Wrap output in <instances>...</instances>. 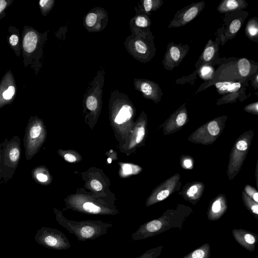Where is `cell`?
I'll use <instances>...</instances> for the list:
<instances>
[{
	"instance_id": "obj_1",
	"label": "cell",
	"mask_w": 258,
	"mask_h": 258,
	"mask_svg": "<svg viewBox=\"0 0 258 258\" xmlns=\"http://www.w3.org/2000/svg\"><path fill=\"white\" fill-rule=\"evenodd\" d=\"M189 213L178 211H170L161 217L148 221L141 225L132 234L131 238L137 241L150 238L161 234L171 228L181 230L185 218Z\"/></svg>"
},
{
	"instance_id": "obj_2",
	"label": "cell",
	"mask_w": 258,
	"mask_h": 258,
	"mask_svg": "<svg viewBox=\"0 0 258 258\" xmlns=\"http://www.w3.org/2000/svg\"><path fill=\"white\" fill-rule=\"evenodd\" d=\"M55 213L58 223L81 241L98 238L106 234L108 228L112 226L100 221H72L64 218L58 212Z\"/></svg>"
},
{
	"instance_id": "obj_3",
	"label": "cell",
	"mask_w": 258,
	"mask_h": 258,
	"mask_svg": "<svg viewBox=\"0 0 258 258\" xmlns=\"http://www.w3.org/2000/svg\"><path fill=\"white\" fill-rule=\"evenodd\" d=\"M151 30L136 32L128 36L124 45L128 53L142 63L151 60L155 55L156 49Z\"/></svg>"
},
{
	"instance_id": "obj_4",
	"label": "cell",
	"mask_w": 258,
	"mask_h": 258,
	"mask_svg": "<svg viewBox=\"0 0 258 258\" xmlns=\"http://www.w3.org/2000/svg\"><path fill=\"white\" fill-rule=\"evenodd\" d=\"M1 154V178L5 182L11 179L16 171L21 156V141L18 136L2 143Z\"/></svg>"
},
{
	"instance_id": "obj_5",
	"label": "cell",
	"mask_w": 258,
	"mask_h": 258,
	"mask_svg": "<svg viewBox=\"0 0 258 258\" xmlns=\"http://www.w3.org/2000/svg\"><path fill=\"white\" fill-rule=\"evenodd\" d=\"M45 132L42 120L36 116H31L28 121L23 138L27 160L31 159L39 151L44 140Z\"/></svg>"
},
{
	"instance_id": "obj_6",
	"label": "cell",
	"mask_w": 258,
	"mask_h": 258,
	"mask_svg": "<svg viewBox=\"0 0 258 258\" xmlns=\"http://www.w3.org/2000/svg\"><path fill=\"white\" fill-rule=\"evenodd\" d=\"M34 239L39 244L49 249L66 250L71 247L64 234L54 228L42 227L37 230Z\"/></svg>"
},
{
	"instance_id": "obj_7",
	"label": "cell",
	"mask_w": 258,
	"mask_h": 258,
	"mask_svg": "<svg viewBox=\"0 0 258 258\" xmlns=\"http://www.w3.org/2000/svg\"><path fill=\"white\" fill-rule=\"evenodd\" d=\"M205 6V2L201 1L192 3L178 11L168 28H179L187 24L199 15Z\"/></svg>"
},
{
	"instance_id": "obj_8",
	"label": "cell",
	"mask_w": 258,
	"mask_h": 258,
	"mask_svg": "<svg viewBox=\"0 0 258 258\" xmlns=\"http://www.w3.org/2000/svg\"><path fill=\"white\" fill-rule=\"evenodd\" d=\"M108 21L107 12L100 7L93 8L85 16L83 25L90 32H98L104 30Z\"/></svg>"
},
{
	"instance_id": "obj_9",
	"label": "cell",
	"mask_w": 258,
	"mask_h": 258,
	"mask_svg": "<svg viewBox=\"0 0 258 258\" xmlns=\"http://www.w3.org/2000/svg\"><path fill=\"white\" fill-rule=\"evenodd\" d=\"M189 49L187 45H181L174 42L168 44L162 62L164 69L171 71L177 67L186 56Z\"/></svg>"
},
{
	"instance_id": "obj_10",
	"label": "cell",
	"mask_w": 258,
	"mask_h": 258,
	"mask_svg": "<svg viewBox=\"0 0 258 258\" xmlns=\"http://www.w3.org/2000/svg\"><path fill=\"white\" fill-rule=\"evenodd\" d=\"M134 85L135 89L142 93L144 98L156 102L161 100L163 94L159 85L153 81L135 78Z\"/></svg>"
},
{
	"instance_id": "obj_11",
	"label": "cell",
	"mask_w": 258,
	"mask_h": 258,
	"mask_svg": "<svg viewBox=\"0 0 258 258\" xmlns=\"http://www.w3.org/2000/svg\"><path fill=\"white\" fill-rule=\"evenodd\" d=\"M232 235L236 242L249 251H254L258 241V235L244 229H233Z\"/></svg>"
},
{
	"instance_id": "obj_12",
	"label": "cell",
	"mask_w": 258,
	"mask_h": 258,
	"mask_svg": "<svg viewBox=\"0 0 258 258\" xmlns=\"http://www.w3.org/2000/svg\"><path fill=\"white\" fill-rule=\"evenodd\" d=\"M136 13L129 23L131 33L150 30L151 21L149 16L137 12Z\"/></svg>"
},
{
	"instance_id": "obj_13",
	"label": "cell",
	"mask_w": 258,
	"mask_h": 258,
	"mask_svg": "<svg viewBox=\"0 0 258 258\" xmlns=\"http://www.w3.org/2000/svg\"><path fill=\"white\" fill-rule=\"evenodd\" d=\"M128 96L122 92L121 105L119 107L117 113L114 118L116 124H120L128 121L132 117L133 108L130 104Z\"/></svg>"
},
{
	"instance_id": "obj_14",
	"label": "cell",
	"mask_w": 258,
	"mask_h": 258,
	"mask_svg": "<svg viewBox=\"0 0 258 258\" xmlns=\"http://www.w3.org/2000/svg\"><path fill=\"white\" fill-rule=\"evenodd\" d=\"M219 43V40L216 42H214L211 39L208 41L199 59L196 63L197 68L198 69L202 65L209 63L214 59L218 51Z\"/></svg>"
},
{
	"instance_id": "obj_15",
	"label": "cell",
	"mask_w": 258,
	"mask_h": 258,
	"mask_svg": "<svg viewBox=\"0 0 258 258\" xmlns=\"http://www.w3.org/2000/svg\"><path fill=\"white\" fill-rule=\"evenodd\" d=\"M248 4L244 0H223L221 1L217 7V10L220 13L239 10L245 9Z\"/></svg>"
},
{
	"instance_id": "obj_16",
	"label": "cell",
	"mask_w": 258,
	"mask_h": 258,
	"mask_svg": "<svg viewBox=\"0 0 258 258\" xmlns=\"http://www.w3.org/2000/svg\"><path fill=\"white\" fill-rule=\"evenodd\" d=\"M162 0H144L138 4V7H135L136 12L150 15L151 13L159 9L163 5Z\"/></svg>"
},
{
	"instance_id": "obj_17",
	"label": "cell",
	"mask_w": 258,
	"mask_h": 258,
	"mask_svg": "<svg viewBox=\"0 0 258 258\" xmlns=\"http://www.w3.org/2000/svg\"><path fill=\"white\" fill-rule=\"evenodd\" d=\"M214 85L219 94L237 92L241 86L240 82L230 81L217 82L214 84Z\"/></svg>"
},
{
	"instance_id": "obj_18",
	"label": "cell",
	"mask_w": 258,
	"mask_h": 258,
	"mask_svg": "<svg viewBox=\"0 0 258 258\" xmlns=\"http://www.w3.org/2000/svg\"><path fill=\"white\" fill-rule=\"evenodd\" d=\"M39 35L34 31H29L23 38V47L25 52L29 54L35 51L38 46Z\"/></svg>"
},
{
	"instance_id": "obj_19",
	"label": "cell",
	"mask_w": 258,
	"mask_h": 258,
	"mask_svg": "<svg viewBox=\"0 0 258 258\" xmlns=\"http://www.w3.org/2000/svg\"><path fill=\"white\" fill-rule=\"evenodd\" d=\"M226 207L223 204L220 200L215 201L208 213V219L215 221L219 219L225 212Z\"/></svg>"
},
{
	"instance_id": "obj_20",
	"label": "cell",
	"mask_w": 258,
	"mask_h": 258,
	"mask_svg": "<svg viewBox=\"0 0 258 258\" xmlns=\"http://www.w3.org/2000/svg\"><path fill=\"white\" fill-rule=\"evenodd\" d=\"M245 35L251 40L257 42L258 20L256 17L249 19L245 29Z\"/></svg>"
},
{
	"instance_id": "obj_21",
	"label": "cell",
	"mask_w": 258,
	"mask_h": 258,
	"mask_svg": "<svg viewBox=\"0 0 258 258\" xmlns=\"http://www.w3.org/2000/svg\"><path fill=\"white\" fill-rule=\"evenodd\" d=\"M210 245L208 243H205L184 255L183 258H210Z\"/></svg>"
},
{
	"instance_id": "obj_22",
	"label": "cell",
	"mask_w": 258,
	"mask_h": 258,
	"mask_svg": "<svg viewBox=\"0 0 258 258\" xmlns=\"http://www.w3.org/2000/svg\"><path fill=\"white\" fill-rule=\"evenodd\" d=\"M237 73L240 77L246 78L248 77L251 73V65L246 58L239 59L237 62Z\"/></svg>"
},
{
	"instance_id": "obj_23",
	"label": "cell",
	"mask_w": 258,
	"mask_h": 258,
	"mask_svg": "<svg viewBox=\"0 0 258 258\" xmlns=\"http://www.w3.org/2000/svg\"><path fill=\"white\" fill-rule=\"evenodd\" d=\"M32 178L39 184H45L49 180V177L46 171L41 166L34 168L31 172Z\"/></svg>"
},
{
	"instance_id": "obj_24",
	"label": "cell",
	"mask_w": 258,
	"mask_h": 258,
	"mask_svg": "<svg viewBox=\"0 0 258 258\" xmlns=\"http://www.w3.org/2000/svg\"><path fill=\"white\" fill-rule=\"evenodd\" d=\"M214 72L213 68L206 63L200 67L199 75L203 80H209L213 78Z\"/></svg>"
},
{
	"instance_id": "obj_25",
	"label": "cell",
	"mask_w": 258,
	"mask_h": 258,
	"mask_svg": "<svg viewBox=\"0 0 258 258\" xmlns=\"http://www.w3.org/2000/svg\"><path fill=\"white\" fill-rule=\"evenodd\" d=\"M163 248V245L158 246L147 250L140 256L135 258H157L161 254Z\"/></svg>"
},
{
	"instance_id": "obj_26",
	"label": "cell",
	"mask_w": 258,
	"mask_h": 258,
	"mask_svg": "<svg viewBox=\"0 0 258 258\" xmlns=\"http://www.w3.org/2000/svg\"><path fill=\"white\" fill-rule=\"evenodd\" d=\"M82 209L85 212L93 214H98L101 212L100 207L90 202L84 203L82 205Z\"/></svg>"
},
{
	"instance_id": "obj_27",
	"label": "cell",
	"mask_w": 258,
	"mask_h": 258,
	"mask_svg": "<svg viewBox=\"0 0 258 258\" xmlns=\"http://www.w3.org/2000/svg\"><path fill=\"white\" fill-rule=\"evenodd\" d=\"M241 25V21L239 19H235L233 20L231 22L228 30L229 36H230V37H231V38L234 37L239 30Z\"/></svg>"
},
{
	"instance_id": "obj_28",
	"label": "cell",
	"mask_w": 258,
	"mask_h": 258,
	"mask_svg": "<svg viewBox=\"0 0 258 258\" xmlns=\"http://www.w3.org/2000/svg\"><path fill=\"white\" fill-rule=\"evenodd\" d=\"M55 1L54 0H41L39 6L43 16H46L52 9Z\"/></svg>"
},
{
	"instance_id": "obj_29",
	"label": "cell",
	"mask_w": 258,
	"mask_h": 258,
	"mask_svg": "<svg viewBox=\"0 0 258 258\" xmlns=\"http://www.w3.org/2000/svg\"><path fill=\"white\" fill-rule=\"evenodd\" d=\"M208 130L209 133L212 136H216L219 133V126L215 121H211L208 124Z\"/></svg>"
},
{
	"instance_id": "obj_30",
	"label": "cell",
	"mask_w": 258,
	"mask_h": 258,
	"mask_svg": "<svg viewBox=\"0 0 258 258\" xmlns=\"http://www.w3.org/2000/svg\"><path fill=\"white\" fill-rule=\"evenodd\" d=\"M187 115L186 113L182 111L179 113L176 118V122L178 126H182L186 119Z\"/></svg>"
},
{
	"instance_id": "obj_31",
	"label": "cell",
	"mask_w": 258,
	"mask_h": 258,
	"mask_svg": "<svg viewBox=\"0 0 258 258\" xmlns=\"http://www.w3.org/2000/svg\"><path fill=\"white\" fill-rule=\"evenodd\" d=\"M91 187L96 191H100L102 189V185L100 181L96 179H93L91 181Z\"/></svg>"
},
{
	"instance_id": "obj_32",
	"label": "cell",
	"mask_w": 258,
	"mask_h": 258,
	"mask_svg": "<svg viewBox=\"0 0 258 258\" xmlns=\"http://www.w3.org/2000/svg\"><path fill=\"white\" fill-rule=\"evenodd\" d=\"M245 110L247 111L257 113L258 110V102H255L247 105L245 107Z\"/></svg>"
},
{
	"instance_id": "obj_33",
	"label": "cell",
	"mask_w": 258,
	"mask_h": 258,
	"mask_svg": "<svg viewBox=\"0 0 258 258\" xmlns=\"http://www.w3.org/2000/svg\"><path fill=\"white\" fill-rule=\"evenodd\" d=\"M145 135V128L144 127L142 126L140 127L138 130V132L137 133V137L136 138V143H140L143 139Z\"/></svg>"
},
{
	"instance_id": "obj_34",
	"label": "cell",
	"mask_w": 258,
	"mask_h": 258,
	"mask_svg": "<svg viewBox=\"0 0 258 258\" xmlns=\"http://www.w3.org/2000/svg\"><path fill=\"white\" fill-rule=\"evenodd\" d=\"M169 195L168 190H163L158 194L156 199L158 201H160L166 199Z\"/></svg>"
},
{
	"instance_id": "obj_35",
	"label": "cell",
	"mask_w": 258,
	"mask_h": 258,
	"mask_svg": "<svg viewBox=\"0 0 258 258\" xmlns=\"http://www.w3.org/2000/svg\"><path fill=\"white\" fill-rule=\"evenodd\" d=\"M236 146L238 150L244 151L247 148V144L245 141L240 140L237 143Z\"/></svg>"
},
{
	"instance_id": "obj_36",
	"label": "cell",
	"mask_w": 258,
	"mask_h": 258,
	"mask_svg": "<svg viewBox=\"0 0 258 258\" xmlns=\"http://www.w3.org/2000/svg\"><path fill=\"white\" fill-rule=\"evenodd\" d=\"M9 42L12 46H16L19 42L18 36L16 34L12 35L9 38Z\"/></svg>"
},
{
	"instance_id": "obj_37",
	"label": "cell",
	"mask_w": 258,
	"mask_h": 258,
	"mask_svg": "<svg viewBox=\"0 0 258 258\" xmlns=\"http://www.w3.org/2000/svg\"><path fill=\"white\" fill-rule=\"evenodd\" d=\"M198 191V187L196 185L191 186L187 191V195L188 197H192Z\"/></svg>"
},
{
	"instance_id": "obj_38",
	"label": "cell",
	"mask_w": 258,
	"mask_h": 258,
	"mask_svg": "<svg viewBox=\"0 0 258 258\" xmlns=\"http://www.w3.org/2000/svg\"><path fill=\"white\" fill-rule=\"evenodd\" d=\"M64 158L66 161L71 163L74 162L75 161H76V157L74 155L69 153L66 154L64 156Z\"/></svg>"
},
{
	"instance_id": "obj_39",
	"label": "cell",
	"mask_w": 258,
	"mask_h": 258,
	"mask_svg": "<svg viewBox=\"0 0 258 258\" xmlns=\"http://www.w3.org/2000/svg\"><path fill=\"white\" fill-rule=\"evenodd\" d=\"M8 2L5 0H0V15L4 12L8 6Z\"/></svg>"
},
{
	"instance_id": "obj_40",
	"label": "cell",
	"mask_w": 258,
	"mask_h": 258,
	"mask_svg": "<svg viewBox=\"0 0 258 258\" xmlns=\"http://www.w3.org/2000/svg\"><path fill=\"white\" fill-rule=\"evenodd\" d=\"M184 164L187 168H189L191 166V162L189 159H186L184 161Z\"/></svg>"
},
{
	"instance_id": "obj_41",
	"label": "cell",
	"mask_w": 258,
	"mask_h": 258,
	"mask_svg": "<svg viewBox=\"0 0 258 258\" xmlns=\"http://www.w3.org/2000/svg\"><path fill=\"white\" fill-rule=\"evenodd\" d=\"M257 84H258V74L256 73L255 74L254 80V85L255 86V89H256L257 87Z\"/></svg>"
},
{
	"instance_id": "obj_42",
	"label": "cell",
	"mask_w": 258,
	"mask_h": 258,
	"mask_svg": "<svg viewBox=\"0 0 258 258\" xmlns=\"http://www.w3.org/2000/svg\"><path fill=\"white\" fill-rule=\"evenodd\" d=\"M252 197V198L254 200V201L256 203H257L258 202V194H257V192H255V193H254Z\"/></svg>"
},
{
	"instance_id": "obj_43",
	"label": "cell",
	"mask_w": 258,
	"mask_h": 258,
	"mask_svg": "<svg viewBox=\"0 0 258 258\" xmlns=\"http://www.w3.org/2000/svg\"><path fill=\"white\" fill-rule=\"evenodd\" d=\"M2 147V144L1 143H0V163H1V154ZM1 172H0V180H1Z\"/></svg>"
},
{
	"instance_id": "obj_44",
	"label": "cell",
	"mask_w": 258,
	"mask_h": 258,
	"mask_svg": "<svg viewBox=\"0 0 258 258\" xmlns=\"http://www.w3.org/2000/svg\"><path fill=\"white\" fill-rule=\"evenodd\" d=\"M108 162L110 163H111V160L110 158H109V159H108Z\"/></svg>"
}]
</instances>
